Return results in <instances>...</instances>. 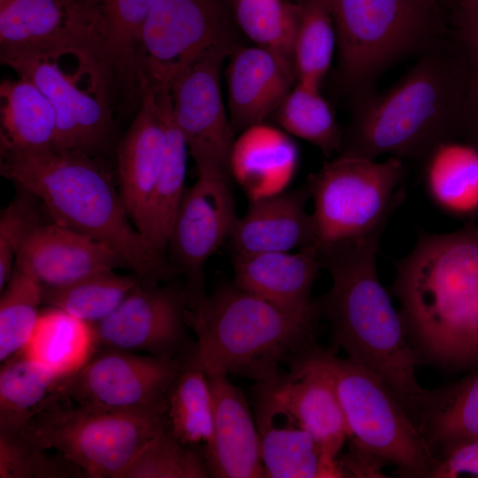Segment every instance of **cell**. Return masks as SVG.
Segmentation results:
<instances>
[{"instance_id": "6da1fadb", "label": "cell", "mask_w": 478, "mask_h": 478, "mask_svg": "<svg viewBox=\"0 0 478 478\" xmlns=\"http://www.w3.org/2000/svg\"><path fill=\"white\" fill-rule=\"evenodd\" d=\"M383 229L319 246L321 267L329 273L332 285L314 306L317 316L329 323L334 343L377 376L412 419L428 389L416 379L420 359L378 278Z\"/></svg>"}, {"instance_id": "7a4b0ae2", "label": "cell", "mask_w": 478, "mask_h": 478, "mask_svg": "<svg viewBox=\"0 0 478 478\" xmlns=\"http://www.w3.org/2000/svg\"><path fill=\"white\" fill-rule=\"evenodd\" d=\"M420 361L449 369L478 366V227L419 235L397 263L391 287Z\"/></svg>"}, {"instance_id": "3957f363", "label": "cell", "mask_w": 478, "mask_h": 478, "mask_svg": "<svg viewBox=\"0 0 478 478\" xmlns=\"http://www.w3.org/2000/svg\"><path fill=\"white\" fill-rule=\"evenodd\" d=\"M447 39L389 89L357 98L339 154L423 161L438 144L462 136L473 69L456 39Z\"/></svg>"}, {"instance_id": "277c9868", "label": "cell", "mask_w": 478, "mask_h": 478, "mask_svg": "<svg viewBox=\"0 0 478 478\" xmlns=\"http://www.w3.org/2000/svg\"><path fill=\"white\" fill-rule=\"evenodd\" d=\"M1 174L31 195L53 222L110 247L143 284H158L171 268L135 227L107 167L77 151H33L0 142Z\"/></svg>"}, {"instance_id": "5b68a950", "label": "cell", "mask_w": 478, "mask_h": 478, "mask_svg": "<svg viewBox=\"0 0 478 478\" xmlns=\"http://www.w3.org/2000/svg\"><path fill=\"white\" fill-rule=\"evenodd\" d=\"M186 320L196 335L194 355L206 374L275 379L281 361L312 341V320L235 282L189 302Z\"/></svg>"}, {"instance_id": "8992f818", "label": "cell", "mask_w": 478, "mask_h": 478, "mask_svg": "<svg viewBox=\"0 0 478 478\" xmlns=\"http://www.w3.org/2000/svg\"><path fill=\"white\" fill-rule=\"evenodd\" d=\"M344 84L359 97L390 66L445 39L437 3L429 0H328Z\"/></svg>"}, {"instance_id": "52a82bcc", "label": "cell", "mask_w": 478, "mask_h": 478, "mask_svg": "<svg viewBox=\"0 0 478 478\" xmlns=\"http://www.w3.org/2000/svg\"><path fill=\"white\" fill-rule=\"evenodd\" d=\"M168 428L166 408L102 410L49 397L19 432L58 452L89 478H120L139 452Z\"/></svg>"}, {"instance_id": "ba28073f", "label": "cell", "mask_w": 478, "mask_h": 478, "mask_svg": "<svg viewBox=\"0 0 478 478\" xmlns=\"http://www.w3.org/2000/svg\"><path fill=\"white\" fill-rule=\"evenodd\" d=\"M405 168L400 158L384 162L339 154L309 177L318 246L384 228L404 202Z\"/></svg>"}, {"instance_id": "9c48e42d", "label": "cell", "mask_w": 478, "mask_h": 478, "mask_svg": "<svg viewBox=\"0 0 478 478\" xmlns=\"http://www.w3.org/2000/svg\"><path fill=\"white\" fill-rule=\"evenodd\" d=\"M349 439L393 463L404 477H429L437 459L389 388L373 373L327 350Z\"/></svg>"}, {"instance_id": "30bf717a", "label": "cell", "mask_w": 478, "mask_h": 478, "mask_svg": "<svg viewBox=\"0 0 478 478\" xmlns=\"http://www.w3.org/2000/svg\"><path fill=\"white\" fill-rule=\"evenodd\" d=\"M102 31L91 0H0V58L71 55L90 89L109 96L101 66Z\"/></svg>"}, {"instance_id": "8fae6325", "label": "cell", "mask_w": 478, "mask_h": 478, "mask_svg": "<svg viewBox=\"0 0 478 478\" xmlns=\"http://www.w3.org/2000/svg\"><path fill=\"white\" fill-rule=\"evenodd\" d=\"M225 42H234L225 0H158L142 29L138 71L153 91L170 90L185 69Z\"/></svg>"}, {"instance_id": "7c38bea8", "label": "cell", "mask_w": 478, "mask_h": 478, "mask_svg": "<svg viewBox=\"0 0 478 478\" xmlns=\"http://www.w3.org/2000/svg\"><path fill=\"white\" fill-rule=\"evenodd\" d=\"M182 359L97 347L83 366L60 379L51 396L102 410L166 408L167 394Z\"/></svg>"}, {"instance_id": "4fadbf2b", "label": "cell", "mask_w": 478, "mask_h": 478, "mask_svg": "<svg viewBox=\"0 0 478 478\" xmlns=\"http://www.w3.org/2000/svg\"><path fill=\"white\" fill-rule=\"evenodd\" d=\"M186 287L141 281L106 318L89 324L96 347L182 359L195 347L186 320Z\"/></svg>"}, {"instance_id": "5bb4252c", "label": "cell", "mask_w": 478, "mask_h": 478, "mask_svg": "<svg viewBox=\"0 0 478 478\" xmlns=\"http://www.w3.org/2000/svg\"><path fill=\"white\" fill-rule=\"evenodd\" d=\"M234 42L219 44L185 69L170 91L173 114L197 171L231 175L234 131L225 110L220 74Z\"/></svg>"}, {"instance_id": "9a60e30c", "label": "cell", "mask_w": 478, "mask_h": 478, "mask_svg": "<svg viewBox=\"0 0 478 478\" xmlns=\"http://www.w3.org/2000/svg\"><path fill=\"white\" fill-rule=\"evenodd\" d=\"M229 176L200 172L197 182L185 188L169 238L175 263L188 277L190 301L204 296V267L228 239L238 220Z\"/></svg>"}, {"instance_id": "2e32d148", "label": "cell", "mask_w": 478, "mask_h": 478, "mask_svg": "<svg viewBox=\"0 0 478 478\" xmlns=\"http://www.w3.org/2000/svg\"><path fill=\"white\" fill-rule=\"evenodd\" d=\"M1 63L31 80L55 112V149L96 156L106 146L112 129L110 100L78 87L76 74L65 73L57 59L32 56L0 58Z\"/></svg>"}, {"instance_id": "e0dca14e", "label": "cell", "mask_w": 478, "mask_h": 478, "mask_svg": "<svg viewBox=\"0 0 478 478\" xmlns=\"http://www.w3.org/2000/svg\"><path fill=\"white\" fill-rule=\"evenodd\" d=\"M289 372L273 380L279 394L324 453L337 460L351 433L327 350L308 342L288 358Z\"/></svg>"}, {"instance_id": "ac0fdd59", "label": "cell", "mask_w": 478, "mask_h": 478, "mask_svg": "<svg viewBox=\"0 0 478 478\" xmlns=\"http://www.w3.org/2000/svg\"><path fill=\"white\" fill-rule=\"evenodd\" d=\"M255 422L267 478L344 477L292 412L272 381L255 389Z\"/></svg>"}, {"instance_id": "d6986e66", "label": "cell", "mask_w": 478, "mask_h": 478, "mask_svg": "<svg viewBox=\"0 0 478 478\" xmlns=\"http://www.w3.org/2000/svg\"><path fill=\"white\" fill-rule=\"evenodd\" d=\"M123 266L107 245L51 221L32 231L14 266L31 274L42 287L58 288Z\"/></svg>"}, {"instance_id": "ffe728a7", "label": "cell", "mask_w": 478, "mask_h": 478, "mask_svg": "<svg viewBox=\"0 0 478 478\" xmlns=\"http://www.w3.org/2000/svg\"><path fill=\"white\" fill-rule=\"evenodd\" d=\"M139 110L117 151L119 191L132 222L141 233L160 170L165 130L156 97L138 72Z\"/></svg>"}, {"instance_id": "44dd1931", "label": "cell", "mask_w": 478, "mask_h": 478, "mask_svg": "<svg viewBox=\"0 0 478 478\" xmlns=\"http://www.w3.org/2000/svg\"><path fill=\"white\" fill-rule=\"evenodd\" d=\"M207 377L213 407V436L204 456L210 477H266L256 422L244 395L227 374Z\"/></svg>"}, {"instance_id": "7402d4cb", "label": "cell", "mask_w": 478, "mask_h": 478, "mask_svg": "<svg viewBox=\"0 0 478 478\" xmlns=\"http://www.w3.org/2000/svg\"><path fill=\"white\" fill-rule=\"evenodd\" d=\"M235 283L304 319L318 316L311 299L312 285L321 268L317 243L297 253L267 251L233 254Z\"/></svg>"}, {"instance_id": "603a6c76", "label": "cell", "mask_w": 478, "mask_h": 478, "mask_svg": "<svg viewBox=\"0 0 478 478\" xmlns=\"http://www.w3.org/2000/svg\"><path fill=\"white\" fill-rule=\"evenodd\" d=\"M229 120L234 133L264 123L294 87L293 61L265 48L233 51L227 71Z\"/></svg>"}, {"instance_id": "cb8c5ba5", "label": "cell", "mask_w": 478, "mask_h": 478, "mask_svg": "<svg viewBox=\"0 0 478 478\" xmlns=\"http://www.w3.org/2000/svg\"><path fill=\"white\" fill-rule=\"evenodd\" d=\"M309 197L306 184L293 191L251 201L230 236L233 253L289 251L316 243L313 216L305 210Z\"/></svg>"}, {"instance_id": "d4e9b609", "label": "cell", "mask_w": 478, "mask_h": 478, "mask_svg": "<svg viewBox=\"0 0 478 478\" xmlns=\"http://www.w3.org/2000/svg\"><path fill=\"white\" fill-rule=\"evenodd\" d=\"M298 164V150L288 135L265 122L242 131L234 141L229 170L251 201L282 192Z\"/></svg>"}, {"instance_id": "484cf974", "label": "cell", "mask_w": 478, "mask_h": 478, "mask_svg": "<svg viewBox=\"0 0 478 478\" xmlns=\"http://www.w3.org/2000/svg\"><path fill=\"white\" fill-rule=\"evenodd\" d=\"M165 130V150L158 176L149 203L141 234L164 255L168 248L173 223L185 190L187 143L178 127L170 90L153 91Z\"/></svg>"}, {"instance_id": "4316f807", "label": "cell", "mask_w": 478, "mask_h": 478, "mask_svg": "<svg viewBox=\"0 0 478 478\" xmlns=\"http://www.w3.org/2000/svg\"><path fill=\"white\" fill-rule=\"evenodd\" d=\"M158 0H91L102 30L101 66L109 88L138 90V55L143 24Z\"/></svg>"}, {"instance_id": "83f0119b", "label": "cell", "mask_w": 478, "mask_h": 478, "mask_svg": "<svg viewBox=\"0 0 478 478\" xmlns=\"http://www.w3.org/2000/svg\"><path fill=\"white\" fill-rule=\"evenodd\" d=\"M412 420L436 459L478 440V369L459 382L428 389Z\"/></svg>"}, {"instance_id": "f1b7e54d", "label": "cell", "mask_w": 478, "mask_h": 478, "mask_svg": "<svg viewBox=\"0 0 478 478\" xmlns=\"http://www.w3.org/2000/svg\"><path fill=\"white\" fill-rule=\"evenodd\" d=\"M423 183L430 201L456 217L478 212V148L451 140L438 144L422 161Z\"/></svg>"}, {"instance_id": "f546056e", "label": "cell", "mask_w": 478, "mask_h": 478, "mask_svg": "<svg viewBox=\"0 0 478 478\" xmlns=\"http://www.w3.org/2000/svg\"><path fill=\"white\" fill-rule=\"evenodd\" d=\"M0 142L25 150L55 149L57 120L43 92L28 78L0 84Z\"/></svg>"}, {"instance_id": "4dcf8cb0", "label": "cell", "mask_w": 478, "mask_h": 478, "mask_svg": "<svg viewBox=\"0 0 478 478\" xmlns=\"http://www.w3.org/2000/svg\"><path fill=\"white\" fill-rule=\"evenodd\" d=\"M166 417L169 432L204 458L213 436V407L207 374L194 349L182 359L169 389Z\"/></svg>"}, {"instance_id": "1f68e13d", "label": "cell", "mask_w": 478, "mask_h": 478, "mask_svg": "<svg viewBox=\"0 0 478 478\" xmlns=\"http://www.w3.org/2000/svg\"><path fill=\"white\" fill-rule=\"evenodd\" d=\"M1 364L0 432H20L42 408L63 377L25 348Z\"/></svg>"}, {"instance_id": "d6a6232c", "label": "cell", "mask_w": 478, "mask_h": 478, "mask_svg": "<svg viewBox=\"0 0 478 478\" xmlns=\"http://www.w3.org/2000/svg\"><path fill=\"white\" fill-rule=\"evenodd\" d=\"M89 324L58 308L41 311L27 351L61 377L83 366L96 350Z\"/></svg>"}, {"instance_id": "836d02e7", "label": "cell", "mask_w": 478, "mask_h": 478, "mask_svg": "<svg viewBox=\"0 0 478 478\" xmlns=\"http://www.w3.org/2000/svg\"><path fill=\"white\" fill-rule=\"evenodd\" d=\"M139 281L136 275L102 272L66 286L42 287V304L93 324L110 315Z\"/></svg>"}, {"instance_id": "e575fe53", "label": "cell", "mask_w": 478, "mask_h": 478, "mask_svg": "<svg viewBox=\"0 0 478 478\" xmlns=\"http://www.w3.org/2000/svg\"><path fill=\"white\" fill-rule=\"evenodd\" d=\"M288 133L320 148L326 156L341 152L343 136L320 87L297 81L277 110Z\"/></svg>"}, {"instance_id": "d590c367", "label": "cell", "mask_w": 478, "mask_h": 478, "mask_svg": "<svg viewBox=\"0 0 478 478\" xmlns=\"http://www.w3.org/2000/svg\"><path fill=\"white\" fill-rule=\"evenodd\" d=\"M293 50L297 81L320 87L336 42L328 0H301Z\"/></svg>"}, {"instance_id": "8d00e7d4", "label": "cell", "mask_w": 478, "mask_h": 478, "mask_svg": "<svg viewBox=\"0 0 478 478\" xmlns=\"http://www.w3.org/2000/svg\"><path fill=\"white\" fill-rule=\"evenodd\" d=\"M42 304V286L28 272L14 266L1 290L0 360L23 350L29 343L38 322Z\"/></svg>"}, {"instance_id": "74e56055", "label": "cell", "mask_w": 478, "mask_h": 478, "mask_svg": "<svg viewBox=\"0 0 478 478\" xmlns=\"http://www.w3.org/2000/svg\"><path fill=\"white\" fill-rule=\"evenodd\" d=\"M234 16L257 46L293 61L299 4L285 0H233Z\"/></svg>"}, {"instance_id": "f35d334b", "label": "cell", "mask_w": 478, "mask_h": 478, "mask_svg": "<svg viewBox=\"0 0 478 478\" xmlns=\"http://www.w3.org/2000/svg\"><path fill=\"white\" fill-rule=\"evenodd\" d=\"M204 456L178 441L168 428L151 440L120 478H207Z\"/></svg>"}, {"instance_id": "ab89813d", "label": "cell", "mask_w": 478, "mask_h": 478, "mask_svg": "<svg viewBox=\"0 0 478 478\" xmlns=\"http://www.w3.org/2000/svg\"><path fill=\"white\" fill-rule=\"evenodd\" d=\"M19 432H0V478H76L83 471Z\"/></svg>"}, {"instance_id": "60d3db41", "label": "cell", "mask_w": 478, "mask_h": 478, "mask_svg": "<svg viewBox=\"0 0 478 478\" xmlns=\"http://www.w3.org/2000/svg\"><path fill=\"white\" fill-rule=\"evenodd\" d=\"M20 189L0 216L1 290L13 273L17 256L27 238L43 222L35 204L37 199L29 192Z\"/></svg>"}, {"instance_id": "b9f144b4", "label": "cell", "mask_w": 478, "mask_h": 478, "mask_svg": "<svg viewBox=\"0 0 478 478\" xmlns=\"http://www.w3.org/2000/svg\"><path fill=\"white\" fill-rule=\"evenodd\" d=\"M453 11L454 38L473 71L478 72V4L474 0H457Z\"/></svg>"}, {"instance_id": "7bdbcfd3", "label": "cell", "mask_w": 478, "mask_h": 478, "mask_svg": "<svg viewBox=\"0 0 478 478\" xmlns=\"http://www.w3.org/2000/svg\"><path fill=\"white\" fill-rule=\"evenodd\" d=\"M478 477V440L459 444L437 459L431 478Z\"/></svg>"}, {"instance_id": "ee69618b", "label": "cell", "mask_w": 478, "mask_h": 478, "mask_svg": "<svg viewBox=\"0 0 478 478\" xmlns=\"http://www.w3.org/2000/svg\"><path fill=\"white\" fill-rule=\"evenodd\" d=\"M466 141L478 148V72L473 71L466 96L463 132Z\"/></svg>"}, {"instance_id": "f6af8a7d", "label": "cell", "mask_w": 478, "mask_h": 478, "mask_svg": "<svg viewBox=\"0 0 478 478\" xmlns=\"http://www.w3.org/2000/svg\"><path fill=\"white\" fill-rule=\"evenodd\" d=\"M429 1H431V2H433V3H437V4H439V1H440V0H429Z\"/></svg>"}, {"instance_id": "bcb514c9", "label": "cell", "mask_w": 478, "mask_h": 478, "mask_svg": "<svg viewBox=\"0 0 478 478\" xmlns=\"http://www.w3.org/2000/svg\"><path fill=\"white\" fill-rule=\"evenodd\" d=\"M478 4V0H474Z\"/></svg>"}]
</instances>
